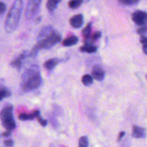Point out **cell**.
Here are the masks:
<instances>
[{
    "label": "cell",
    "mask_w": 147,
    "mask_h": 147,
    "mask_svg": "<svg viewBox=\"0 0 147 147\" xmlns=\"http://www.w3.org/2000/svg\"><path fill=\"white\" fill-rule=\"evenodd\" d=\"M11 93L10 90L5 87L0 88V101L5 98L9 97L11 95Z\"/></svg>",
    "instance_id": "2e32d148"
},
{
    "label": "cell",
    "mask_w": 147,
    "mask_h": 147,
    "mask_svg": "<svg viewBox=\"0 0 147 147\" xmlns=\"http://www.w3.org/2000/svg\"><path fill=\"white\" fill-rule=\"evenodd\" d=\"M83 16L82 14H76L69 19L70 25L74 28H79L81 27L83 24Z\"/></svg>",
    "instance_id": "9c48e42d"
},
{
    "label": "cell",
    "mask_w": 147,
    "mask_h": 147,
    "mask_svg": "<svg viewBox=\"0 0 147 147\" xmlns=\"http://www.w3.org/2000/svg\"><path fill=\"white\" fill-rule=\"evenodd\" d=\"M79 50L82 52H86L88 53H92L95 52L97 50V47L92 44H85L82 46Z\"/></svg>",
    "instance_id": "7c38bea8"
},
{
    "label": "cell",
    "mask_w": 147,
    "mask_h": 147,
    "mask_svg": "<svg viewBox=\"0 0 147 147\" xmlns=\"http://www.w3.org/2000/svg\"><path fill=\"white\" fill-rule=\"evenodd\" d=\"M91 30V23L89 22L82 30L83 36L86 38L90 37Z\"/></svg>",
    "instance_id": "ac0fdd59"
},
{
    "label": "cell",
    "mask_w": 147,
    "mask_h": 147,
    "mask_svg": "<svg viewBox=\"0 0 147 147\" xmlns=\"http://www.w3.org/2000/svg\"><path fill=\"white\" fill-rule=\"evenodd\" d=\"M82 82L84 86H89L93 83V78L91 75L89 74H86L83 76L82 78Z\"/></svg>",
    "instance_id": "9a60e30c"
},
{
    "label": "cell",
    "mask_w": 147,
    "mask_h": 147,
    "mask_svg": "<svg viewBox=\"0 0 147 147\" xmlns=\"http://www.w3.org/2000/svg\"><path fill=\"white\" fill-rule=\"evenodd\" d=\"M88 138L86 136H82L80 138L79 141V146L78 147H88Z\"/></svg>",
    "instance_id": "d6986e66"
},
{
    "label": "cell",
    "mask_w": 147,
    "mask_h": 147,
    "mask_svg": "<svg viewBox=\"0 0 147 147\" xmlns=\"http://www.w3.org/2000/svg\"><path fill=\"white\" fill-rule=\"evenodd\" d=\"M91 76L93 79L96 80H103L105 78V72L100 66L96 65L92 68L91 72Z\"/></svg>",
    "instance_id": "ba28073f"
},
{
    "label": "cell",
    "mask_w": 147,
    "mask_h": 147,
    "mask_svg": "<svg viewBox=\"0 0 147 147\" xmlns=\"http://www.w3.org/2000/svg\"><path fill=\"white\" fill-rule=\"evenodd\" d=\"M28 55H29L28 54V52L26 51H22L19 55V56L18 57H17L14 60H13L10 63V65L12 67L15 68L17 69L18 70H20L24 60L26 59V57L28 56Z\"/></svg>",
    "instance_id": "52a82bcc"
},
{
    "label": "cell",
    "mask_w": 147,
    "mask_h": 147,
    "mask_svg": "<svg viewBox=\"0 0 147 147\" xmlns=\"http://www.w3.org/2000/svg\"><path fill=\"white\" fill-rule=\"evenodd\" d=\"M78 40L79 39L77 36L72 35L65 38L62 41V44L64 47H70L77 44V42H78Z\"/></svg>",
    "instance_id": "8fae6325"
},
{
    "label": "cell",
    "mask_w": 147,
    "mask_h": 147,
    "mask_svg": "<svg viewBox=\"0 0 147 147\" xmlns=\"http://www.w3.org/2000/svg\"><path fill=\"white\" fill-rule=\"evenodd\" d=\"M140 41L142 44L146 43L147 42V36H146L145 35L141 36L140 38Z\"/></svg>",
    "instance_id": "f1b7e54d"
},
{
    "label": "cell",
    "mask_w": 147,
    "mask_h": 147,
    "mask_svg": "<svg viewBox=\"0 0 147 147\" xmlns=\"http://www.w3.org/2000/svg\"><path fill=\"white\" fill-rule=\"evenodd\" d=\"M131 18L137 25L144 26L147 22V13L141 10H137L132 14Z\"/></svg>",
    "instance_id": "8992f818"
},
{
    "label": "cell",
    "mask_w": 147,
    "mask_h": 147,
    "mask_svg": "<svg viewBox=\"0 0 147 147\" xmlns=\"http://www.w3.org/2000/svg\"><path fill=\"white\" fill-rule=\"evenodd\" d=\"M6 9V5L2 2H0V14H2L5 13Z\"/></svg>",
    "instance_id": "4316f807"
},
{
    "label": "cell",
    "mask_w": 147,
    "mask_h": 147,
    "mask_svg": "<svg viewBox=\"0 0 147 147\" xmlns=\"http://www.w3.org/2000/svg\"><path fill=\"white\" fill-rule=\"evenodd\" d=\"M137 32L141 36H144L147 33V25H144L137 30Z\"/></svg>",
    "instance_id": "ffe728a7"
},
{
    "label": "cell",
    "mask_w": 147,
    "mask_h": 147,
    "mask_svg": "<svg viewBox=\"0 0 147 147\" xmlns=\"http://www.w3.org/2000/svg\"><path fill=\"white\" fill-rule=\"evenodd\" d=\"M131 136L136 138H142L146 137L145 129L138 126H133L132 129Z\"/></svg>",
    "instance_id": "30bf717a"
},
{
    "label": "cell",
    "mask_w": 147,
    "mask_h": 147,
    "mask_svg": "<svg viewBox=\"0 0 147 147\" xmlns=\"http://www.w3.org/2000/svg\"><path fill=\"white\" fill-rule=\"evenodd\" d=\"M40 114V111L38 110H35L33 111L31 113L29 114V117H30V120H32L34 119L36 117H38Z\"/></svg>",
    "instance_id": "cb8c5ba5"
},
{
    "label": "cell",
    "mask_w": 147,
    "mask_h": 147,
    "mask_svg": "<svg viewBox=\"0 0 147 147\" xmlns=\"http://www.w3.org/2000/svg\"><path fill=\"white\" fill-rule=\"evenodd\" d=\"M146 79H147V75H146Z\"/></svg>",
    "instance_id": "d6a6232c"
},
{
    "label": "cell",
    "mask_w": 147,
    "mask_h": 147,
    "mask_svg": "<svg viewBox=\"0 0 147 147\" xmlns=\"http://www.w3.org/2000/svg\"><path fill=\"white\" fill-rule=\"evenodd\" d=\"M101 35H102L101 32L98 31V32H95V33L92 35L91 38H92V39L93 40H96L99 39V38L101 37Z\"/></svg>",
    "instance_id": "d4e9b609"
},
{
    "label": "cell",
    "mask_w": 147,
    "mask_h": 147,
    "mask_svg": "<svg viewBox=\"0 0 147 147\" xmlns=\"http://www.w3.org/2000/svg\"><path fill=\"white\" fill-rule=\"evenodd\" d=\"M39 48L37 46V45H35L33 48L32 49L30 52L29 53V56L32 57H34L35 56H36V55H37L38 53V52L39 51Z\"/></svg>",
    "instance_id": "44dd1931"
},
{
    "label": "cell",
    "mask_w": 147,
    "mask_h": 147,
    "mask_svg": "<svg viewBox=\"0 0 147 147\" xmlns=\"http://www.w3.org/2000/svg\"><path fill=\"white\" fill-rule=\"evenodd\" d=\"M59 63V59L57 58L51 59L47 60L43 64L44 68L47 69H51L53 68Z\"/></svg>",
    "instance_id": "4fadbf2b"
},
{
    "label": "cell",
    "mask_w": 147,
    "mask_h": 147,
    "mask_svg": "<svg viewBox=\"0 0 147 147\" xmlns=\"http://www.w3.org/2000/svg\"><path fill=\"white\" fill-rule=\"evenodd\" d=\"M41 1L30 0L28 1L25 11V16L28 19H32L40 12Z\"/></svg>",
    "instance_id": "5b68a950"
},
{
    "label": "cell",
    "mask_w": 147,
    "mask_h": 147,
    "mask_svg": "<svg viewBox=\"0 0 147 147\" xmlns=\"http://www.w3.org/2000/svg\"><path fill=\"white\" fill-rule=\"evenodd\" d=\"M142 50L144 53L147 55V42L142 44Z\"/></svg>",
    "instance_id": "f546056e"
},
{
    "label": "cell",
    "mask_w": 147,
    "mask_h": 147,
    "mask_svg": "<svg viewBox=\"0 0 147 147\" xmlns=\"http://www.w3.org/2000/svg\"><path fill=\"white\" fill-rule=\"evenodd\" d=\"M11 134V131H9V130H6V131H4L3 133H2V136L3 137H9L10 135Z\"/></svg>",
    "instance_id": "1f68e13d"
},
{
    "label": "cell",
    "mask_w": 147,
    "mask_h": 147,
    "mask_svg": "<svg viewBox=\"0 0 147 147\" xmlns=\"http://www.w3.org/2000/svg\"><path fill=\"white\" fill-rule=\"evenodd\" d=\"M119 2L122 4H124L126 5H133L134 3H138V1H137V0H123V1H119Z\"/></svg>",
    "instance_id": "7402d4cb"
},
{
    "label": "cell",
    "mask_w": 147,
    "mask_h": 147,
    "mask_svg": "<svg viewBox=\"0 0 147 147\" xmlns=\"http://www.w3.org/2000/svg\"><path fill=\"white\" fill-rule=\"evenodd\" d=\"M37 121L40 123V124L42 126H45L47 125V121L43 119L42 118H41L40 117H38L37 118Z\"/></svg>",
    "instance_id": "484cf974"
},
{
    "label": "cell",
    "mask_w": 147,
    "mask_h": 147,
    "mask_svg": "<svg viewBox=\"0 0 147 147\" xmlns=\"http://www.w3.org/2000/svg\"><path fill=\"white\" fill-rule=\"evenodd\" d=\"M13 106L11 104L7 103L5 105L0 112V119L3 126L9 131H11L16 128V124L13 115Z\"/></svg>",
    "instance_id": "277c9868"
},
{
    "label": "cell",
    "mask_w": 147,
    "mask_h": 147,
    "mask_svg": "<svg viewBox=\"0 0 147 147\" xmlns=\"http://www.w3.org/2000/svg\"><path fill=\"white\" fill-rule=\"evenodd\" d=\"M18 118L21 121H26L28 119H30V117H29V114H26V113H21L18 115Z\"/></svg>",
    "instance_id": "603a6c76"
},
{
    "label": "cell",
    "mask_w": 147,
    "mask_h": 147,
    "mask_svg": "<svg viewBox=\"0 0 147 147\" xmlns=\"http://www.w3.org/2000/svg\"><path fill=\"white\" fill-rule=\"evenodd\" d=\"M61 40V36L52 26H46L40 31L37 38L39 49H49Z\"/></svg>",
    "instance_id": "7a4b0ae2"
},
{
    "label": "cell",
    "mask_w": 147,
    "mask_h": 147,
    "mask_svg": "<svg viewBox=\"0 0 147 147\" xmlns=\"http://www.w3.org/2000/svg\"><path fill=\"white\" fill-rule=\"evenodd\" d=\"M4 144L7 147H11L13 145L14 142H13V141L12 140L9 139V140H6L4 141Z\"/></svg>",
    "instance_id": "83f0119b"
},
{
    "label": "cell",
    "mask_w": 147,
    "mask_h": 147,
    "mask_svg": "<svg viewBox=\"0 0 147 147\" xmlns=\"http://www.w3.org/2000/svg\"><path fill=\"white\" fill-rule=\"evenodd\" d=\"M83 1L82 0H73V1H70L68 2V6L72 9H76L79 6H80V5L82 3Z\"/></svg>",
    "instance_id": "e0dca14e"
},
{
    "label": "cell",
    "mask_w": 147,
    "mask_h": 147,
    "mask_svg": "<svg viewBox=\"0 0 147 147\" xmlns=\"http://www.w3.org/2000/svg\"><path fill=\"white\" fill-rule=\"evenodd\" d=\"M42 77L40 68L37 65H32L23 73L21 81V87L25 91H33L41 85Z\"/></svg>",
    "instance_id": "6da1fadb"
},
{
    "label": "cell",
    "mask_w": 147,
    "mask_h": 147,
    "mask_svg": "<svg viewBox=\"0 0 147 147\" xmlns=\"http://www.w3.org/2000/svg\"><path fill=\"white\" fill-rule=\"evenodd\" d=\"M125 134V131H121L119 133V135H118V141H120L121 139L124 136V135Z\"/></svg>",
    "instance_id": "4dcf8cb0"
},
{
    "label": "cell",
    "mask_w": 147,
    "mask_h": 147,
    "mask_svg": "<svg viewBox=\"0 0 147 147\" xmlns=\"http://www.w3.org/2000/svg\"><path fill=\"white\" fill-rule=\"evenodd\" d=\"M60 1L56 0H48L46 3V7L49 12H52L57 7Z\"/></svg>",
    "instance_id": "5bb4252c"
},
{
    "label": "cell",
    "mask_w": 147,
    "mask_h": 147,
    "mask_svg": "<svg viewBox=\"0 0 147 147\" xmlns=\"http://www.w3.org/2000/svg\"><path fill=\"white\" fill-rule=\"evenodd\" d=\"M23 8V1L17 0L14 2L9 10L5 24V29L7 33L14 32L17 28Z\"/></svg>",
    "instance_id": "3957f363"
}]
</instances>
